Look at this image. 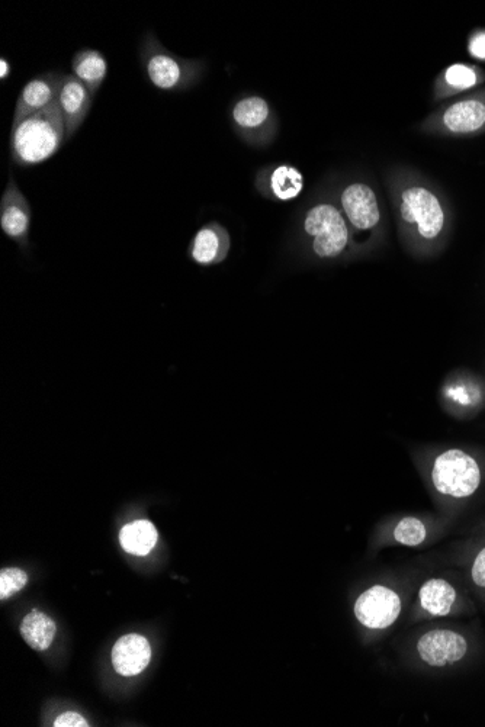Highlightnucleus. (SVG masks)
<instances>
[{
	"label": "nucleus",
	"mask_w": 485,
	"mask_h": 727,
	"mask_svg": "<svg viewBox=\"0 0 485 727\" xmlns=\"http://www.w3.org/2000/svg\"><path fill=\"white\" fill-rule=\"evenodd\" d=\"M472 579L478 587L485 588V548L478 553L472 566Z\"/></svg>",
	"instance_id": "nucleus-25"
},
{
	"label": "nucleus",
	"mask_w": 485,
	"mask_h": 727,
	"mask_svg": "<svg viewBox=\"0 0 485 727\" xmlns=\"http://www.w3.org/2000/svg\"><path fill=\"white\" fill-rule=\"evenodd\" d=\"M394 539L401 545L417 546L425 542L426 527L416 517H406L397 524L394 530Z\"/></svg>",
	"instance_id": "nucleus-21"
},
{
	"label": "nucleus",
	"mask_w": 485,
	"mask_h": 727,
	"mask_svg": "<svg viewBox=\"0 0 485 727\" xmlns=\"http://www.w3.org/2000/svg\"><path fill=\"white\" fill-rule=\"evenodd\" d=\"M470 51L477 59H485V34H478L472 38Z\"/></svg>",
	"instance_id": "nucleus-26"
},
{
	"label": "nucleus",
	"mask_w": 485,
	"mask_h": 727,
	"mask_svg": "<svg viewBox=\"0 0 485 727\" xmlns=\"http://www.w3.org/2000/svg\"><path fill=\"white\" fill-rule=\"evenodd\" d=\"M152 646L144 636L131 633L122 636L112 648V665L122 677H134L149 667Z\"/></svg>",
	"instance_id": "nucleus-12"
},
{
	"label": "nucleus",
	"mask_w": 485,
	"mask_h": 727,
	"mask_svg": "<svg viewBox=\"0 0 485 727\" xmlns=\"http://www.w3.org/2000/svg\"><path fill=\"white\" fill-rule=\"evenodd\" d=\"M28 575L22 569L6 568L0 571V600L5 601L27 585Z\"/></svg>",
	"instance_id": "nucleus-22"
},
{
	"label": "nucleus",
	"mask_w": 485,
	"mask_h": 727,
	"mask_svg": "<svg viewBox=\"0 0 485 727\" xmlns=\"http://www.w3.org/2000/svg\"><path fill=\"white\" fill-rule=\"evenodd\" d=\"M401 217L414 224L420 236L432 240L442 233L445 214L440 202L425 188H410L401 196Z\"/></svg>",
	"instance_id": "nucleus-5"
},
{
	"label": "nucleus",
	"mask_w": 485,
	"mask_h": 727,
	"mask_svg": "<svg viewBox=\"0 0 485 727\" xmlns=\"http://www.w3.org/2000/svg\"><path fill=\"white\" fill-rule=\"evenodd\" d=\"M66 140L63 112L59 102L54 101L12 127L9 141L12 160L21 167L37 166L51 159Z\"/></svg>",
	"instance_id": "nucleus-1"
},
{
	"label": "nucleus",
	"mask_w": 485,
	"mask_h": 727,
	"mask_svg": "<svg viewBox=\"0 0 485 727\" xmlns=\"http://www.w3.org/2000/svg\"><path fill=\"white\" fill-rule=\"evenodd\" d=\"M342 207L346 217L358 231H369L377 227L379 214L377 196L361 183L350 185L342 193Z\"/></svg>",
	"instance_id": "nucleus-11"
},
{
	"label": "nucleus",
	"mask_w": 485,
	"mask_h": 727,
	"mask_svg": "<svg viewBox=\"0 0 485 727\" xmlns=\"http://www.w3.org/2000/svg\"><path fill=\"white\" fill-rule=\"evenodd\" d=\"M141 61L147 79L154 88L165 92H179L194 86L201 76V61L182 59L170 53L159 43L153 34H149L141 48Z\"/></svg>",
	"instance_id": "nucleus-2"
},
{
	"label": "nucleus",
	"mask_w": 485,
	"mask_h": 727,
	"mask_svg": "<svg viewBox=\"0 0 485 727\" xmlns=\"http://www.w3.org/2000/svg\"><path fill=\"white\" fill-rule=\"evenodd\" d=\"M159 540V533L152 521L137 520L122 527L120 543L125 552L136 556L149 555Z\"/></svg>",
	"instance_id": "nucleus-17"
},
{
	"label": "nucleus",
	"mask_w": 485,
	"mask_h": 727,
	"mask_svg": "<svg viewBox=\"0 0 485 727\" xmlns=\"http://www.w3.org/2000/svg\"><path fill=\"white\" fill-rule=\"evenodd\" d=\"M304 230L313 238V252L320 259H333L345 252L349 230L339 209L330 204L316 205L307 212Z\"/></svg>",
	"instance_id": "nucleus-4"
},
{
	"label": "nucleus",
	"mask_w": 485,
	"mask_h": 727,
	"mask_svg": "<svg viewBox=\"0 0 485 727\" xmlns=\"http://www.w3.org/2000/svg\"><path fill=\"white\" fill-rule=\"evenodd\" d=\"M54 727H88L89 723L85 717L76 712H67L57 717Z\"/></svg>",
	"instance_id": "nucleus-24"
},
{
	"label": "nucleus",
	"mask_w": 485,
	"mask_h": 727,
	"mask_svg": "<svg viewBox=\"0 0 485 727\" xmlns=\"http://www.w3.org/2000/svg\"><path fill=\"white\" fill-rule=\"evenodd\" d=\"M446 82L456 89H468L477 83V76L470 67L455 64L446 72Z\"/></svg>",
	"instance_id": "nucleus-23"
},
{
	"label": "nucleus",
	"mask_w": 485,
	"mask_h": 727,
	"mask_svg": "<svg viewBox=\"0 0 485 727\" xmlns=\"http://www.w3.org/2000/svg\"><path fill=\"white\" fill-rule=\"evenodd\" d=\"M57 102L63 112L66 138L69 140L82 127L91 112L93 96L75 76L63 75Z\"/></svg>",
	"instance_id": "nucleus-10"
},
{
	"label": "nucleus",
	"mask_w": 485,
	"mask_h": 727,
	"mask_svg": "<svg viewBox=\"0 0 485 727\" xmlns=\"http://www.w3.org/2000/svg\"><path fill=\"white\" fill-rule=\"evenodd\" d=\"M436 491L454 498L471 497L481 484L477 460L462 450L451 449L439 455L432 471Z\"/></svg>",
	"instance_id": "nucleus-3"
},
{
	"label": "nucleus",
	"mask_w": 485,
	"mask_h": 727,
	"mask_svg": "<svg viewBox=\"0 0 485 727\" xmlns=\"http://www.w3.org/2000/svg\"><path fill=\"white\" fill-rule=\"evenodd\" d=\"M420 658L430 667H446L464 658L467 640L452 630H432L417 643Z\"/></svg>",
	"instance_id": "nucleus-9"
},
{
	"label": "nucleus",
	"mask_w": 485,
	"mask_h": 727,
	"mask_svg": "<svg viewBox=\"0 0 485 727\" xmlns=\"http://www.w3.org/2000/svg\"><path fill=\"white\" fill-rule=\"evenodd\" d=\"M61 80L63 75L54 72L44 73L30 80L19 93L12 127L57 101Z\"/></svg>",
	"instance_id": "nucleus-8"
},
{
	"label": "nucleus",
	"mask_w": 485,
	"mask_h": 727,
	"mask_svg": "<svg viewBox=\"0 0 485 727\" xmlns=\"http://www.w3.org/2000/svg\"><path fill=\"white\" fill-rule=\"evenodd\" d=\"M73 76L86 86L95 98L108 75V61L104 54L93 48L77 51L72 60Z\"/></svg>",
	"instance_id": "nucleus-14"
},
{
	"label": "nucleus",
	"mask_w": 485,
	"mask_h": 727,
	"mask_svg": "<svg viewBox=\"0 0 485 727\" xmlns=\"http://www.w3.org/2000/svg\"><path fill=\"white\" fill-rule=\"evenodd\" d=\"M11 72V63H9V61L6 60L5 57H2V59H0V79H8V77L11 76Z\"/></svg>",
	"instance_id": "nucleus-27"
},
{
	"label": "nucleus",
	"mask_w": 485,
	"mask_h": 727,
	"mask_svg": "<svg viewBox=\"0 0 485 727\" xmlns=\"http://www.w3.org/2000/svg\"><path fill=\"white\" fill-rule=\"evenodd\" d=\"M455 598L454 587L443 579H430L420 590V603L433 616H448Z\"/></svg>",
	"instance_id": "nucleus-19"
},
{
	"label": "nucleus",
	"mask_w": 485,
	"mask_h": 727,
	"mask_svg": "<svg viewBox=\"0 0 485 727\" xmlns=\"http://www.w3.org/2000/svg\"><path fill=\"white\" fill-rule=\"evenodd\" d=\"M401 613L400 597L390 588L375 585L358 597L355 616L368 629H387Z\"/></svg>",
	"instance_id": "nucleus-6"
},
{
	"label": "nucleus",
	"mask_w": 485,
	"mask_h": 727,
	"mask_svg": "<svg viewBox=\"0 0 485 727\" xmlns=\"http://www.w3.org/2000/svg\"><path fill=\"white\" fill-rule=\"evenodd\" d=\"M30 225V202L16 185L15 179L11 178L0 202V227L6 236L21 246H27Z\"/></svg>",
	"instance_id": "nucleus-7"
},
{
	"label": "nucleus",
	"mask_w": 485,
	"mask_h": 727,
	"mask_svg": "<svg viewBox=\"0 0 485 727\" xmlns=\"http://www.w3.org/2000/svg\"><path fill=\"white\" fill-rule=\"evenodd\" d=\"M271 117L268 102L259 96H250L237 102L233 108V121L243 131H255L263 127Z\"/></svg>",
	"instance_id": "nucleus-20"
},
{
	"label": "nucleus",
	"mask_w": 485,
	"mask_h": 727,
	"mask_svg": "<svg viewBox=\"0 0 485 727\" xmlns=\"http://www.w3.org/2000/svg\"><path fill=\"white\" fill-rule=\"evenodd\" d=\"M21 635L34 651H47L56 638L57 626L51 617L32 610L21 623Z\"/></svg>",
	"instance_id": "nucleus-15"
},
{
	"label": "nucleus",
	"mask_w": 485,
	"mask_h": 727,
	"mask_svg": "<svg viewBox=\"0 0 485 727\" xmlns=\"http://www.w3.org/2000/svg\"><path fill=\"white\" fill-rule=\"evenodd\" d=\"M230 249V238L220 224H208L192 238L189 256L197 265L211 266L223 262Z\"/></svg>",
	"instance_id": "nucleus-13"
},
{
	"label": "nucleus",
	"mask_w": 485,
	"mask_h": 727,
	"mask_svg": "<svg viewBox=\"0 0 485 727\" xmlns=\"http://www.w3.org/2000/svg\"><path fill=\"white\" fill-rule=\"evenodd\" d=\"M446 127L454 133H471L485 124V106L478 101L452 105L443 117Z\"/></svg>",
	"instance_id": "nucleus-18"
},
{
	"label": "nucleus",
	"mask_w": 485,
	"mask_h": 727,
	"mask_svg": "<svg viewBox=\"0 0 485 727\" xmlns=\"http://www.w3.org/2000/svg\"><path fill=\"white\" fill-rule=\"evenodd\" d=\"M266 188L278 201L287 202L300 196L304 189V178L300 170L289 164L273 167L265 179Z\"/></svg>",
	"instance_id": "nucleus-16"
}]
</instances>
